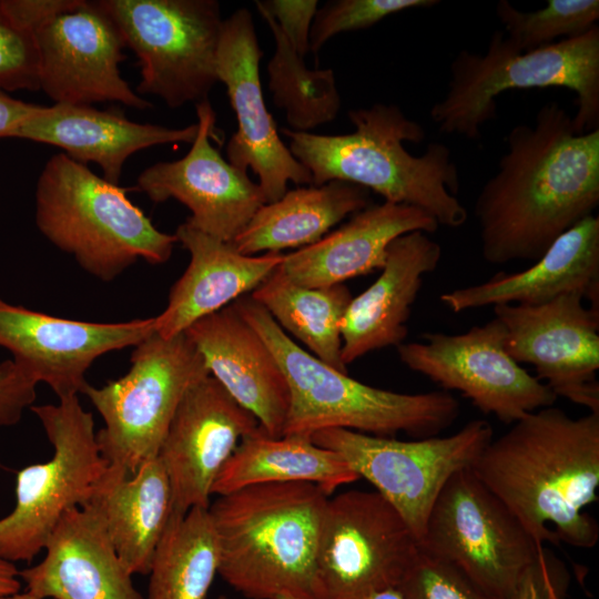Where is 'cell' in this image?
<instances>
[{"mask_svg": "<svg viewBox=\"0 0 599 599\" xmlns=\"http://www.w3.org/2000/svg\"><path fill=\"white\" fill-rule=\"evenodd\" d=\"M507 148L474 209L493 265L537 261L599 204V129L578 133L558 102L544 104L535 125L514 126Z\"/></svg>", "mask_w": 599, "mask_h": 599, "instance_id": "cell-1", "label": "cell"}, {"mask_svg": "<svg viewBox=\"0 0 599 599\" xmlns=\"http://www.w3.org/2000/svg\"><path fill=\"white\" fill-rule=\"evenodd\" d=\"M471 469L538 545L598 542L586 511L598 498V413L575 418L554 405L529 413L493 438Z\"/></svg>", "mask_w": 599, "mask_h": 599, "instance_id": "cell-2", "label": "cell"}, {"mask_svg": "<svg viewBox=\"0 0 599 599\" xmlns=\"http://www.w3.org/2000/svg\"><path fill=\"white\" fill-rule=\"evenodd\" d=\"M355 131L322 135L283 128L288 150L311 173L313 185L344 181L430 214L439 225L463 226L467 210L455 196L458 171L449 149L430 143L424 154L407 152L403 142H422L423 126L395 104L375 103L348 111Z\"/></svg>", "mask_w": 599, "mask_h": 599, "instance_id": "cell-3", "label": "cell"}, {"mask_svg": "<svg viewBox=\"0 0 599 599\" xmlns=\"http://www.w3.org/2000/svg\"><path fill=\"white\" fill-rule=\"evenodd\" d=\"M275 356L290 388L284 435L348 429L393 437L437 436L459 415L458 400L447 390L404 394L366 385L300 347L267 311L250 296L233 303Z\"/></svg>", "mask_w": 599, "mask_h": 599, "instance_id": "cell-4", "label": "cell"}, {"mask_svg": "<svg viewBox=\"0 0 599 599\" xmlns=\"http://www.w3.org/2000/svg\"><path fill=\"white\" fill-rule=\"evenodd\" d=\"M307 483L258 484L209 506L219 575L248 599L283 592L312 596L319 527L328 499Z\"/></svg>", "mask_w": 599, "mask_h": 599, "instance_id": "cell-5", "label": "cell"}, {"mask_svg": "<svg viewBox=\"0 0 599 599\" xmlns=\"http://www.w3.org/2000/svg\"><path fill=\"white\" fill-rule=\"evenodd\" d=\"M65 153L44 165L35 189L38 230L89 274L111 282L138 260L163 264L177 243L126 195Z\"/></svg>", "mask_w": 599, "mask_h": 599, "instance_id": "cell-6", "label": "cell"}, {"mask_svg": "<svg viewBox=\"0 0 599 599\" xmlns=\"http://www.w3.org/2000/svg\"><path fill=\"white\" fill-rule=\"evenodd\" d=\"M445 97L430 109L443 133L481 136L496 116V97L508 90L566 88L577 95L572 118L578 133L599 129V28L522 52L495 31L486 53L460 50L449 67Z\"/></svg>", "mask_w": 599, "mask_h": 599, "instance_id": "cell-7", "label": "cell"}, {"mask_svg": "<svg viewBox=\"0 0 599 599\" xmlns=\"http://www.w3.org/2000/svg\"><path fill=\"white\" fill-rule=\"evenodd\" d=\"M129 372L83 393L104 422L97 433L102 457L132 475L158 456L175 410L187 389L210 375L203 356L181 333L155 332L134 347Z\"/></svg>", "mask_w": 599, "mask_h": 599, "instance_id": "cell-8", "label": "cell"}, {"mask_svg": "<svg viewBox=\"0 0 599 599\" xmlns=\"http://www.w3.org/2000/svg\"><path fill=\"white\" fill-rule=\"evenodd\" d=\"M30 409L40 420L53 455L17 474L16 506L0 519V557L10 562L32 561L61 518L88 504L109 466L100 453L93 416L83 409L78 395Z\"/></svg>", "mask_w": 599, "mask_h": 599, "instance_id": "cell-9", "label": "cell"}, {"mask_svg": "<svg viewBox=\"0 0 599 599\" xmlns=\"http://www.w3.org/2000/svg\"><path fill=\"white\" fill-rule=\"evenodd\" d=\"M139 59L138 94L170 108L209 100L222 29L215 0H98Z\"/></svg>", "mask_w": 599, "mask_h": 599, "instance_id": "cell-10", "label": "cell"}, {"mask_svg": "<svg viewBox=\"0 0 599 599\" xmlns=\"http://www.w3.org/2000/svg\"><path fill=\"white\" fill-rule=\"evenodd\" d=\"M419 547L487 593L509 599L542 546L468 467L439 493Z\"/></svg>", "mask_w": 599, "mask_h": 599, "instance_id": "cell-11", "label": "cell"}, {"mask_svg": "<svg viewBox=\"0 0 599 599\" xmlns=\"http://www.w3.org/2000/svg\"><path fill=\"white\" fill-rule=\"evenodd\" d=\"M311 438L339 454L359 478L369 481L419 544L439 493L454 474L474 465L493 439V427L475 419L453 435L416 440L339 428L319 430Z\"/></svg>", "mask_w": 599, "mask_h": 599, "instance_id": "cell-12", "label": "cell"}, {"mask_svg": "<svg viewBox=\"0 0 599 599\" xmlns=\"http://www.w3.org/2000/svg\"><path fill=\"white\" fill-rule=\"evenodd\" d=\"M419 544L393 506L376 490L352 489L328 497L314 562L315 599H361L397 588Z\"/></svg>", "mask_w": 599, "mask_h": 599, "instance_id": "cell-13", "label": "cell"}, {"mask_svg": "<svg viewBox=\"0 0 599 599\" xmlns=\"http://www.w3.org/2000/svg\"><path fill=\"white\" fill-rule=\"evenodd\" d=\"M422 338L398 345L399 361L505 424L552 406L558 398L507 353L506 331L496 317L465 333H424Z\"/></svg>", "mask_w": 599, "mask_h": 599, "instance_id": "cell-14", "label": "cell"}, {"mask_svg": "<svg viewBox=\"0 0 599 599\" xmlns=\"http://www.w3.org/2000/svg\"><path fill=\"white\" fill-rule=\"evenodd\" d=\"M495 317L506 331V349L557 397L599 414V311L568 293L536 305L500 304Z\"/></svg>", "mask_w": 599, "mask_h": 599, "instance_id": "cell-15", "label": "cell"}, {"mask_svg": "<svg viewBox=\"0 0 599 599\" xmlns=\"http://www.w3.org/2000/svg\"><path fill=\"white\" fill-rule=\"evenodd\" d=\"M260 48L250 10L241 8L223 20L216 54L217 81L224 83L237 121L226 144L229 162L258 176L266 203L277 201L287 183L313 185L308 170L280 138L261 87Z\"/></svg>", "mask_w": 599, "mask_h": 599, "instance_id": "cell-16", "label": "cell"}, {"mask_svg": "<svg viewBox=\"0 0 599 599\" xmlns=\"http://www.w3.org/2000/svg\"><path fill=\"white\" fill-rule=\"evenodd\" d=\"M40 61V89L55 103L120 102L145 110L151 103L122 78L126 47L98 1L79 0L33 33Z\"/></svg>", "mask_w": 599, "mask_h": 599, "instance_id": "cell-17", "label": "cell"}, {"mask_svg": "<svg viewBox=\"0 0 599 599\" xmlns=\"http://www.w3.org/2000/svg\"><path fill=\"white\" fill-rule=\"evenodd\" d=\"M197 134L180 160L158 162L140 173L135 189L155 203L174 199L191 212L186 223L232 242L266 203L264 193L247 172L225 161L211 138L215 112L209 100L195 104Z\"/></svg>", "mask_w": 599, "mask_h": 599, "instance_id": "cell-18", "label": "cell"}, {"mask_svg": "<svg viewBox=\"0 0 599 599\" xmlns=\"http://www.w3.org/2000/svg\"><path fill=\"white\" fill-rule=\"evenodd\" d=\"M155 332L154 317L121 323L62 318L0 297V347L58 398L82 394L85 374L100 356L135 347Z\"/></svg>", "mask_w": 599, "mask_h": 599, "instance_id": "cell-19", "label": "cell"}, {"mask_svg": "<svg viewBox=\"0 0 599 599\" xmlns=\"http://www.w3.org/2000/svg\"><path fill=\"white\" fill-rule=\"evenodd\" d=\"M258 420L211 375L184 394L158 457L169 477L173 512L209 508L212 487L241 440Z\"/></svg>", "mask_w": 599, "mask_h": 599, "instance_id": "cell-20", "label": "cell"}, {"mask_svg": "<svg viewBox=\"0 0 599 599\" xmlns=\"http://www.w3.org/2000/svg\"><path fill=\"white\" fill-rule=\"evenodd\" d=\"M211 376L258 420L270 437L283 434L290 388L275 356L233 304L204 316L184 332Z\"/></svg>", "mask_w": 599, "mask_h": 599, "instance_id": "cell-21", "label": "cell"}, {"mask_svg": "<svg viewBox=\"0 0 599 599\" xmlns=\"http://www.w3.org/2000/svg\"><path fill=\"white\" fill-rule=\"evenodd\" d=\"M441 247L427 233L414 231L395 238L377 280L352 297L341 324L342 361L398 346L407 336V321L426 274L434 272Z\"/></svg>", "mask_w": 599, "mask_h": 599, "instance_id": "cell-22", "label": "cell"}, {"mask_svg": "<svg viewBox=\"0 0 599 599\" xmlns=\"http://www.w3.org/2000/svg\"><path fill=\"white\" fill-rule=\"evenodd\" d=\"M37 565L19 571L43 599H144L98 516L74 507L59 521Z\"/></svg>", "mask_w": 599, "mask_h": 599, "instance_id": "cell-23", "label": "cell"}, {"mask_svg": "<svg viewBox=\"0 0 599 599\" xmlns=\"http://www.w3.org/2000/svg\"><path fill=\"white\" fill-rule=\"evenodd\" d=\"M196 134L197 123L174 129L138 123L114 110L54 103L39 105L11 138L54 145L82 164L94 162L104 180L119 185L123 165L133 153L159 144L192 143Z\"/></svg>", "mask_w": 599, "mask_h": 599, "instance_id": "cell-24", "label": "cell"}, {"mask_svg": "<svg viewBox=\"0 0 599 599\" xmlns=\"http://www.w3.org/2000/svg\"><path fill=\"white\" fill-rule=\"evenodd\" d=\"M578 293L599 311V217L587 216L561 234L530 267L440 295L454 313L500 304H542Z\"/></svg>", "mask_w": 599, "mask_h": 599, "instance_id": "cell-25", "label": "cell"}, {"mask_svg": "<svg viewBox=\"0 0 599 599\" xmlns=\"http://www.w3.org/2000/svg\"><path fill=\"white\" fill-rule=\"evenodd\" d=\"M190 253V263L172 286L167 305L154 316L155 333L170 338L200 318L254 291L283 262L284 254L244 255L231 242L207 235L186 222L174 234Z\"/></svg>", "mask_w": 599, "mask_h": 599, "instance_id": "cell-26", "label": "cell"}, {"mask_svg": "<svg viewBox=\"0 0 599 599\" xmlns=\"http://www.w3.org/2000/svg\"><path fill=\"white\" fill-rule=\"evenodd\" d=\"M438 222L407 204H370L314 244L284 254L281 268L293 282L307 287L344 284L382 270L389 244L414 231L434 233Z\"/></svg>", "mask_w": 599, "mask_h": 599, "instance_id": "cell-27", "label": "cell"}, {"mask_svg": "<svg viewBox=\"0 0 599 599\" xmlns=\"http://www.w3.org/2000/svg\"><path fill=\"white\" fill-rule=\"evenodd\" d=\"M83 508L101 520L126 569L148 575L173 511L169 477L159 457L132 475L109 465Z\"/></svg>", "mask_w": 599, "mask_h": 599, "instance_id": "cell-28", "label": "cell"}, {"mask_svg": "<svg viewBox=\"0 0 599 599\" xmlns=\"http://www.w3.org/2000/svg\"><path fill=\"white\" fill-rule=\"evenodd\" d=\"M370 204L367 189L344 181L287 190L277 201L262 205L231 243L250 256L302 248Z\"/></svg>", "mask_w": 599, "mask_h": 599, "instance_id": "cell-29", "label": "cell"}, {"mask_svg": "<svg viewBox=\"0 0 599 599\" xmlns=\"http://www.w3.org/2000/svg\"><path fill=\"white\" fill-rule=\"evenodd\" d=\"M359 476L336 451L316 445L311 437H270L260 427L244 437L212 487V495H226L258 484L307 483L331 496Z\"/></svg>", "mask_w": 599, "mask_h": 599, "instance_id": "cell-30", "label": "cell"}, {"mask_svg": "<svg viewBox=\"0 0 599 599\" xmlns=\"http://www.w3.org/2000/svg\"><path fill=\"white\" fill-rule=\"evenodd\" d=\"M281 328L304 343L311 354L347 373L342 361L341 324L352 300L348 287L337 284L307 287L290 280L281 265L250 296Z\"/></svg>", "mask_w": 599, "mask_h": 599, "instance_id": "cell-31", "label": "cell"}, {"mask_svg": "<svg viewBox=\"0 0 599 599\" xmlns=\"http://www.w3.org/2000/svg\"><path fill=\"white\" fill-rule=\"evenodd\" d=\"M219 566L209 508L172 511L151 561L148 599H205Z\"/></svg>", "mask_w": 599, "mask_h": 599, "instance_id": "cell-32", "label": "cell"}, {"mask_svg": "<svg viewBox=\"0 0 599 599\" xmlns=\"http://www.w3.org/2000/svg\"><path fill=\"white\" fill-rule=\"evenodd\" d=\"M256 8L275 39V52L267 63L268 88L275 105L285 111L290 129L308 132L333 121L341 108L334 72L306 68L273 17Z\"/></svg>", "mask_w": 599, "mask_h": 599, "instance_id": "cell-33", "label": "cell"}, {"mask_svg": "<svg viewBox=\"0 0 599 599\" xmlns=\"http://www.w3.org/2000/svg\"><path fill=\"white\" fill-rule=\"evenodd\" d=\"M496 16L509 42L526 52L554 43L559 37L571 38L591 29L599 19V1L548 0L539 10L520 11L509 1L500 0Z\"/></svg>", "mask_w": 599, "mask_h": 599, "instance_id": "cell-34", "label": "cell"}, {"mask_svg": "<svg viewBox=\"0 0 599 599\" xmlns=\"http://www.w3.org/2000/svg\"><path fill=\"white\" fill-rule=\"evenodd\" d=\"M436 0H336L317 9L309 32V51L315 54L334 35L370 28L404 10L434 7Z\"/></svg>", "mask_w": 599, "mask_h": 599, "instance_id": "cell-35", "label": "cell"}, {"mask_svg": "<svg viewBox=\"0 0 599 599\" xmlns=\"http://www.w3.org/2000/svg\"><path fill=\"white\" fill-rule=\"evenodd\" d=\"M397 589L404 599H498L420 547Z\"/></svg>", "mask_w": 599, "mask_h": 599, "instance_id": "cell-36", "label": "cell"}, {"mask_svg": "<svg viewBox=\"0 0 599 599\" xmlns=\"http://www.w3.org/2000/svg\"><path fill=\"white\" fill-rule=\"evenodd\" d=\"M40 90V61L33 33L22 29L0 3V90Z\"/></svg>", "mask_w": 599, "mask_h": 599, "instance_id": "cell-37", "label": "cell"}, {"mask_svg": "<svg viewBox=\"0 0 599 599\" xmlns=\"http://www.w3.org/2000/svg\"><path fill=\"white\" fill-rule=\"evenodd\" d=\"M569 586L566 564L542 546L509 599H567Z\"/></svg>", "mask_w": 599, "mask_h": 599, "instance_id": "cell-38", "label": "cell"}, {"mask_svg": "<svg viewBox=\"0 0 599 599\" xmlns=\"http://www.w3.org/2000/svg\"><path fill=\"white\" fill-rule=\"evenodd\" d=\"M282 29L295 52L304 58L309 51V32L317 11L316 0L255 1Z\"/></svg>", "mask_w": 599, "mask_h": 599, "instance_id": "cell-39", "label": "cell"}, {"mask_svg": "<svg viewBox=\"0 0 599 599\" xmlns=\"http://www.w3.org/2000/svg\"><path fill=\"white\" fill-rule=\"evenodd\" d=\"M38 383L13 359L0 363V427L18 424L35 400Z\"/></svg>", "mask_w": 599, "mask_h": 599, "instance_id": "cell-40", "label": "cell"}, {"mask_svg": "<svg viewBox=\"0 0 599 599\" xmlns=\"http://www.w3.org/2000/svg\"><path fill=\"white\" fill-rule=\"evenodd\" d=\"M79 0H0L6 13L22 29L34 33Z\"/></svg>", "mask_w": 599, "mask_h": 599, "instance_id": "cell-41", "label": "cell"}, {"mask_svg": "<svg viewBox=\"0 0 599 599\" xmlns=\"http://www.w3.org/2000/svg\"><path fill=\"white\" fill-rule=\"evenodd\" d=\"M39 105L13 99L0 90V138H11L13 131L32 114Z\"/></svg>", "mask_w": 599, "mask_h": 599, "instance_id": "cell-42", "label": "cell"}, {"mask_svg": "<svg viewBox=\"0 0 599 599\" xmlns=\"http://www.w3.org/2000/svg\"><path fill=\"white\" fill-rule=\"evenodd\" d=\"M19 570L13 562L0 557V596L13 595L20 591Z\"/></svg>", "mask_w": 599, "mask_h": 599, "instance_id": "cell-43", "label": "cell"}, {"mask_svg": "<svg viewBox=\"0 0 599 599\" xmlns=\"http://www.w3.org/2000/svg\"><path fill=\"white\" fill-rule=\"evenodd\" d=\"M361 599H404V598L397 588H387V589L374 591Z\"/></svg>", "mask_w": 599, "mask_h": 599, "instance_id": "cell-44", "label": "cell"}, {"mask_svg": "<svg viewBox=\"0 0 599 599\" xmlns=\"http://www.w3.org/2000/svg\"><path fill=\"white\" fill-rule=\"evenodd\" d=\"M0 599H43V598H40L29 591H26V592H17V593H13V595H8V596H0Z\"/></svg>", "mask_w": 599, "mask_h": 599, "instance_id": "cell-45", "label": "cell"}, {"mask_svg": "<svg viewBox=\"0 0 599 599\" xmlns=\"http://www.w3.org/2000/svg\"><path fill=\"white\" fill-rule=\"evenodd\" d=\"M274 599H315V598L311 595H305V593L283 592L276 596Z\"/></svg>", "mask_w": 599, "mask_h": 599, "instance_id": "cell-46", "label": "cell"}, {"mask_svg": "<svg viewBox=\"0 0 599 599\" xmlns=\"http://www.w3.org/2000/svg\"><path fill=\"white\" fill-rule=\"evenodd\" d=\"M217 599H230V598L226 597V596H224V595H222V596H220Z\"/></svg>", "mask_w": 599, "mask_h": 599, "instance_id": "cell-47", "label": "cell"}, {"mask_svg": "<svg viewBox=\"0 0 599 599\" xmlns=\"http://www.w3.org/2000/svg\"><path fill=\"white\" fill-rule=\"evenodd\" d=\"M0 468H1V465H0Z\"/></svg>", "mask_w": 599, "mask_h": 599, "instance_id": "cell-48", "label": "cell"}]
</instances>
